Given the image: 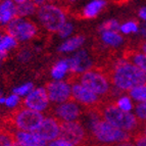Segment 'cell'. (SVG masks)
I'll return each instance as SVG.
<instances>
[{
	"instance_id": "obj_1",
	"label": "cell",
	"mask_w": 146,
	"mask_h": 146,
	"mask_svg": "<svg viewBox=\"0 0 146 146\" xmlns=\"http://www.w3.org/2000/svg\"><path fill=\"white\" fill-rule=\"evenodd\" d=\"M113 87L122 91H131L146 84V74L133 63L117 59L101 68Z\"/></svg>"
},
{
	"instance_id": "obj_2",
	"label": "cell",
	"mask_w": 146,
	"mask_h": 146,
	"mask_svg": "<svg viewBox=\"0 0 146 146\" xmlns=\"http://www.w3.org/2000/svg\"><path fill=\"white\" fill-rule=\"evenodd\" d=\"M101 119L115 126L117 129L126 132L132 136L142 130L143 123L131 112L123 111L115 104V100H103L97 111H95Z\"/></svg>"
},
{
	"instance_id": "obj_3",
	"label": "cell",
	"mask_w": 146,
	"mask_h": 146,
	"mask_svg": "<svg viewBox=\"0 0 146 146\" xmlns=\"http://www.w3.org/2000/svg\"><path fill=\"white\" fill-rule=\"evenodd\" d=\"M43 119L44 115L41 112L35 111L22 105L4 115L1 119V124L10 131L17 130L23 132H35Z\"/></svg>"
},
{
	"instance_id": "obj_4",
	"label": "cell",
	"mask_w": 146,
	"mask_h": 146,
	"mask_svg": "<svg viewBox=\"0 0 146 146\" xmlns=\"http://www.w3.org/2000/svg\"><path fill=\"white\" fill-rule=\"evenodd\" d=\"M72 81H78L88 90H90L97 96L102 97L103 100H113L112 96V88L107 76L101 68H95L84 72L82 74H73L70 77L68 83Z\"/></svg>"
},
{
	"instance_id": "obj_5",
	"label": "cell",
	"mask_w": 146,
	"mask_h": 146,
	"mask_svg": "<svg viewBox=\"0 0 146 146\" xmlns=\"http://www.w3.org/2000/svg\"><path fill=\"white\" fill-rule=\"evenodd\" d=\"M90 115H92L91 134L96 142L102 145H112L131 141L130 134L110 125L95 112H90Z\"/></svg>"
},
{
	"instance_id": "obj_6",
	"label": "cell",
	"mask_w": 146,
	"mask_h": 146,
	"mask_svg": "<svg viewBox=\"0 0 146 146\" xmlns=\"http://www.w3.org/2000/svg\"><path fill=\"white\" fill-rule=\"evenodd\" d=\"M40 23L49 32H58L66 24V10L52 3H44L37 10Z\"/></svg>"
},
{
	"instance_id": "obj_7",
	"label": "cell",
	"mask_w": 146,
	"mask_h": 146,
	"mask_svg": "<svg viewBox=\"0 0 146 146\" xmlns=\"http://www.w3.org/2000/svg\"><path fill=\"white\" fill-rule=\"evenodd\" d=\"M68 84H71L72 88V99L77 103L81 104L88 112L97 111L100 105L103 103V99L88 90L78 81H72Z\"/></svg>"
},
{
	"instance_id": "obj_8",
	"label": "cell",
	"mask_w": 146,
	"mask_h": 146,
	"mask_svg": "<svg viewBox=\"0 0 146 146\" xmlns=\"http://www.w3.org/2000/svg\"><path fill=\"white\" fill-rule=\"evenodd\" d=\"M2 30H4L5 35L20 41L32 39L39 33V29L36 24L26 19H13L11 22L5 25Z\"/></svg>"
},
{
	"instance_id": "obj_9",
	"label": "cell",
	"mask_w": 146,
	"mask_h": 146,
	"mask_svg": "<svg viewBox=\"0 0 146 146\" xmlns=\"http://www.w3.org/2000/svg\"><path fill=\"white\" fill-rule=\"evenodd\" d=\"M74 146H85L90 142L85 128L79 122H60L59 138Z\"/></svg>"
},
{
	"instance_id": "obj_10",
	"label": "cell",
	"mask_w": 146,
	"mask_h": 146,
	"mask_svg": "<svg viewBox=\"0 0 146 146\" xmlns=\"http://www.w3.org/2000/svg\"><path fill=\"white\" fill-rule=\"evenodd\" d=\"M45 91L48 95L49 101L54 103H63L72 99V88L68 82L52 81L45 85Z\"/></svg>"
},
{
	"instance_id": "obj_11",
	"label": "cell",
	"mask_w": 146,
	"mask_h": 146,
	"mask_svg": "<svg viewBox=\"0 0 146 146\" xmlns=\"http://www.w3.org/2000/svg\"><path fill=\"white\" fill-rule=\"evenodd\" d=\"M83 113V110L73 99L60 103L54 108L53 117L59 122H77Z\"/></svg>"
},
{
	"instance_id": "obj_12",
	"label": "cell",
	"mask_w": 146,
	"mask_h": 146,
	"mask_svg": "<svg viewBox=\"0 0 146 146\" xmlns=\"http://www.w3.org/2000/svg\"><path fill=\"white\" fill-rule=\"evenodd\" d=\"M23 106L28 107L35 111H43L49 104V98L44 88H37L28 94V96L22 101Z\"/></svg>"
},
{
	"instance_id": "obj_13",
	"label": "cell",
	"mask_w": 146,
	"mask_h": 146,
	"mask_svg": "<svg viewBox=\"0 0 146 146\" xmlns=\"http://www.w3.org/2000/svg\"><path fill=\"white\" fill-rule=\"evenodd\" d=\"M37 135H39L45 141H55L59 138L60 133V122L53 117H44L38 129L35 131Z\"/></svg>"
},
{
	"instance_id": "obj_14",
	"label": "cell",
	"mask_w": 146,
	"mask_h": 146,
	"mask_svg": "<svg viewBox=\"0 0 146 146\" xmlns=\"http://www.w3.org/2000/svg\"><path fill=\"white\" fill-rule=\"evenodd\" d=\"M68 70L72 74H82L91 68L90 57L85 51H80L73 58L68 59Z\"/></svg>"
},
{
	"instance_id": "obj_15",
	"label": "cell",
	"mask_w": 146,
	"mask_h": 146,
	"mask_svg": "<svg viewBox=\"0 0 146 146\" xmlns=\"http://www.w3.org/2000/svg\"><path fill=\"white\" fill-rule=\"evenodd\" d=\"M15 141L24 146H46L47 142L37 135L35 132H23L15 130Z\"/></svg>"
},
{
	"instance_id": "obj_16",
	"label": "cell",
	"mask_w": 146,
	"mask_h": 146,
	"mask_svg": "<svg viewBox=\"0 0 146 146\" xmlns=\"http://www.w3.org/2000/svg\"><path fill=\"white\" fill-rule=\"evenodd\" d=\"M123 59L133 63L146 74V55L137 49H126L123 52Z\"/></svg>"
},
{
	"instance_id": "obj_17",
	"label": "cell",
	"mask_w": 146,
	"mask_h": 146,
	"mask_svg": "<svg viewBox=\"0 0 146 146\" xmlns=\"http://www.w3.org/2000/svg\"><path fill=\"white\" fill-rule=\"evenodd\" d=\"M15 19H22L23 17L34 13L40 7L37 1L30 0H17L15 1Z\"/></svg>"
},
{
	"instance_id": "obj_18",
	"label": "cell",
	"mask_w": 146,
	"mask_h": 146,
	"mask_svg": "<svg viewBox=\"0 0 146 146\" xmlns=\"http://www.w3.org/2000/svg\"><path fill=\"white\" fill-rule=\"evenodd\" d=\"M15 19V1H2L0 4V23L7 25Z\"/></svg>"
},
{
	"instance_id": "obj_19",
	"label": "cell",
	"mask_w": 146,
	"mask_h": 146,
	"mask_svg": "<svg viewBox=\"0 0 146 146\" xmlns=\"http://www.w3.org/2000/svg\"><path fill=\"white\" fill-rule=\"evenodd\" d=\"M106 5L105 1L102 0H95L92 1L81 11V17L83 19H92V17H96L100 12V10L102 9Z\"/></svg>"
},
{
	"instance_id": "obj_20",
	"label": "cell",
	"mask_w": 146,
	"mask_h": 146,
	"mask_svg": "<svg viewBox=\"0 0 146 146\" xmlns=\"http://www.w3.org/2000/svg\"><path fill=\"white\" fill-rule=\"evenodd\" d=\"M84 42H85V37L84 36H81V35L80 36H75L73 38H71V39L66 40V42H63L58 50L61 52L73 51V50H76L77 48H79Z\"/></svg>"
},
{
	"instance_id": "obj_21",
	"label": "cell",
	"mask_w": 146,
	"mask_h": 146,
	"mask_svg": "<svg viewBox=\"0 0 146 146\" xmlns=\"http://www.w3.org/2000/svg\"><path fill=\"white\" fill-rule=\"evenodd\" d=\"M15 137L13 132L4 126H0V146H15Z\"/></svg>"
},
{
	"instance_id": "obj_22",
	"label": "cell",
	"mask_w": 146,
	"mask_h": 146,
	"mask_svg": "<svg viewBox=\"0 0 146 146\" xmlns=\"http://www.w3.org/2000/svg\"><path fill=\"white\" fill-rule=\"evenodd\" d=\"M123 37L117 32H103L102 41L110 46L115 47L123 43Z\"/></svg>"
},
{
	"instance_id": "obj_23",
	"label": "cell",
	"mask_w": 146,
	"mask_h": 146,
	"mask_svg": "<svg viewBox=\"0 0 146 146\" xmlns=\"http://www.w3.org/2000/svg\"><path fill=\"white\" fill-rule=\"evenodd\" d=\"M68 70V61L66 60H61L58 61L57 63H55L51 70V75L54 79H56L57 81H60V79H62L64 77V75L66 74Z\"/></svg>"
},
{
	"instance_id": "obj_24",
	"label": "cell",
	"mask_w": 146,
	"mask_h": 146,
	"mask_svg": "<svg viewBox=\"0 0 146 146\" xmlns=\"http://www.w3.org/2000/svg\"><path fill=\"white\" fill-rule=\"evenodd\" d=\"M17 42L15 38L8 36V35L2 36V38L0 40V54L7 55L8 50L17 46Z\"/></svg>"
},
{
	"instance_id": "obj_25",
	"label": "cell",
	"mask_w": 146,
	"mask_h": 146,
	"mask_svg": "<svg viewBox=\"0 0 146 146\" xmlns=\"http://www.w3.org/2000/svg\"><path fill=\"white\" fill-rule=\"evenodd\" d=\"M129 97L133 98V99L138 101V102L146 101V84L129 91Z\"/></svg>"
},
{
	"instance_id": "obj_26",
	"label": "cell",
	"mask_w": 146,
	"mask_h": 146,
	"mask_svg": "<svg viewBox=\"0 0 146 146\" xmlns=\"http://www.w3.org/2000/svg\"><path fill=\"white\" fill-rule=\"evenodd\" d=\"M115 104L117 105L119 110L126 112H130L133 108V103H132V100L129 96H122L117 99V101H115Z\"/></svg>"
},
{
	"instance_id": "obj_27",
	"label": "cell",
	"mask_w": 146,
	"mask_h": 146,
	"mask_svg": "<svg viewBox=\"0 0 146 146\" xmlns=\"http://www.w3.org/2000/svg\"><path fill=\"white\" fill-rule=\"evenodd\" d=\"M119 29V22L115 20H110L102 23L98 27V31L100 32H117V30Z\"/></svg>"
},
{
	"instance_id": "obj_28",
	"label": "cell",
	"mask_w": 146,
	"mask_h": 146,
	"mask_svg": "<svg viewBox=\"0 0 146 146\" xmlns=\"http://www.w3.org/2000/svg\"><path fill=\"white\" fill-rule=\"evenodd\" d=\"M139 29V25L135 21H130L126 24L119 26V31L124 34H130V33H136Z\"/></svg>"
},
{
	"instance_id": "obj_29",
	"label": "cell",
	"mask_w": 146,
	"mask_h": 146,
	"mask_svg": "<svg viewBox=\"0 0 146 146\" xmlns=\"http://www.w3.org/2000/svg\"><path fill=\"white\" fill-rule=\"evenodd\" d=\"M135 112H136L135 115H136L139 121H141L142 123L146 122V101L137 103Z\"/></svg>"
},
{
	"instance_id": "obj_30",
	"label": "cell",
	"mask_w": 146,
	"mask_h": 146,
	"mask_svg": "<svg viewBox=\"0 0 146 146\" xmlns=\"http://www.w3.org/2000/svg\"><path fill=\"white\" fill-rule=\"evenodd\" d=\"M32 91H33V84L28 83V84H25V85L21 86V87H19V88L13 89V94L17 95V96H24V95H26V94H29Z\"/></svg>"
},
{
	"instance_id": "obj_31",
	"label": "cell",
	"mask_w": 146,
	"mask_h": 146,
	"mask_svg": "<svg viewBox=\"0 0 146 146\" xmlns=\"http://www.w3.org/2000/svg\"><path fill=\"white\" fill-rule=\"evenodd\" d=\"M131 139L134 141L135 146H146V138L143 136L141 131L132 135Z\"/></svg>"
},
{
	"instance_id": "obj_32",
	"label": "cell",
	"mask_w": 146,
	"mask_h": 146,
	"mask_svg": "<svg viewBox=\"0 0 146 146\" xmlns=\"http://www.w3.org/2000/svg\"><path fill=\"white\" fill-rule=\"evenodd\" d=\"M73 28H74L73 25H72L71 23H66V24H64L62 27H61V29L58 31L59 36L62 37V38L68 36V35L72 33V31H73Z\"/></svg>"
},
{
	"instance_id": "obj_33",
	"label": "cell",
	"mask_w": 146,
	"mask_h": 146,
	"mask_svg": "<svg viewBox=\"0 0 146 146\" xmlns=\"http://www.w3.org/2000/svg\"><path fill=\"white\" fill-rule=\"evenodd\" d=\"M19 101H20V96H17V95H15V94H12V95H10L9 97H7L5 99V104L9 107H13L19 103Z\"/></svg>"
},
{
	"instance_id": "obj_34",
	"label": "cell",
	"mask_w": 146,
	"mask_h": 146,
	"mask_svg": "<svg viewBox=\"0 0 146 146\" xmlns=\"http://www.w3.org/2000/svg\"><path fill=\"white\" fill-rule=\"evenodd\" d=\"M49 144L51 146H74L71 143H68V142L64 141V140H61V139H57L55 141L50 142Z\"/></svg>"
},
{
	"instance_id": "obj_35",
	"label": "cell",
	"mask_w": 146,
	"mask_h": 146,
	"mask_svg": "<svg viewBox=\"0 0 146 146\" xmlns=\"http://www.w3.org/2000/svg\"><path fill=\"white\" fill-rule=\"evenodd\" d=\"M137 50L141 51L142 53H144L146 55V40H144V41L140 42V43L138 44V49H137Z\"/></svg>"
},
{
	"instance_id": "obj_36",
	"label": "cell",
	"mask_w": 146,
	"mask_h": 146,
	"mask_svg": "<svg viewBox=\"0 0 146 146\" xmlns=\"http://www.w3.org/2000/svg\"><path fill=\"white\" fill-rule=\"evenodd\" d=\"M139 17H141L142 20L146 21V6L139 9Z\"/></svg>"
},
{
	"instance_id": "obj_37",
	"label": "cell",
	"mask_w": 146,
	"mask_h": 146,
	"mask_svg": "<svg viewBox=\"0 0 146 146\" xmlns=\"http://www.w3.org/2000/svg\"><path fill=\"white\" fill-rule=\"evenodd\" d=\"M110 146H135L134 143H132L131 141L129 142H124V143H117V144H112Z\"/></svg>"
},
{
	"instance_id": "obj_38",
	"label": "cell",
	"mask_w": 146,
	"mask_h": 146,
	"mask_svg": "<svg viewBox=\"0 0 146 146\" xmlns=\"http://www.w3.org/2000/svg\"><path fill=\"white\" fill-rule=\"evenodd\" d=\"M141 132H142V134H143V136L146 138V122H144L143 125H142V130H141Z\"/></svg>"
},
{
	"instance_id": "obj_39",
	"label": "cell",
	"mask_w": 146,
	"mask_h": 146,
	"mask_svg": "<svg viewBox=\"0 0 146 146\" xmlns=\"http://www.w3.org/2000/svg\"><path fill=\"white\" fill-rule=\"evenodd\" d=\"M6 58V55H4V54H0V66L2 64L3 60Z\"/></svg>"
},
{
	"instance_id": "obj_40",
	"label": "cell",
	"mask_w": 146,
	"mask_h": 146,
	"mask_svg": "<svg viewBox=\"0 0 146 146\" xmlns=\"http://www.w3.org/2000/svg\"><path fill=\"white\" fill-rule=\"evenodd\" d=\"M5 99L4 97H0V104H5Z\"/></svg>"
},
{
	"instance_id": "obj_41",
	"label": "cell",
	"mask_w": 146,
	"mask_h": 146,
	"mask_svg": "<svg viewBox=\"0 0 146 146\" xmlns=\"http://www.w3.org/2000/svg\"><path fill=\"white\" fill-rule=\"evenodd\" d=\"M15 146H24V145H22V144H20V143H17V142H15Z\"/></svg>"
},
{
	"instance_id": "obj_42",
	"label": "cell",
	"mask_w": 146,
	"mask_h": 146,
	"mask_svg": "<svg viewBox=\"0 0 146 146\" xmlns=\"http://www.w3.org/2000/svg\"><path fill=\"white\" fill-rule=\"evenodd\" d=\"M1 38H2V34L0 33V40H1Z\"/></svg>"
},
{
	"instance_id": "obj_43",
	"label": "cell",
	"mask_w": 146,
	"mask_h": 146,
	"mask_svg": "<svg viewBox=\"0 0 146 146\" xmlns=\"http://www.w3.org/2000/svg\"><path fill=\"white\" fill-rule=\"evenodd\" d=\"M0 97H2V96H1V91H0Z\"/></svg>"
},
{
	"instance_id": "obj_44",
	"label": "cell",
	"mask_w": 146,
	"mask_h": 146,
	"mask_svg": "<svg viewBox=\"0 0 146 146\" xmlns=\"http://www.w3.org/2000/svg\"><path fill=\"white\" fill-rule=\"evenodd\" d=\"M46 146H51V145H50V144H48V145H46Z\"/></svg>"
},
{
	"instance_id": "obj_45",
	"label": "cell",
	"mask_w": 146,
	"mask_h": 146,
	"mask_svg": "<svg viewBox=\"0 0 146 146\" xmlns=\"http://www.w3.org/2000/svg\"><path fill=\"white\" fill-rule=\"evenodd\" d=\"M1 3H2V1H0V4H1Z\"/></svg>"
}]
</instances>
